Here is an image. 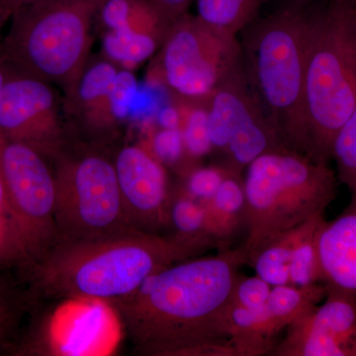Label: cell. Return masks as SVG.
<instances>
[{
  "instance_id": "6da1fadb",
  "label": "cell",
  "mask_w": 356,
  "mask_h": 356,
  "mask_svg": "<svg viewBox=\"0 0 356 356\" xmlns=\"http://www.w3.org/2000/svg\"><path fill=\"white\" fill-rule=\"evenodd\" d=\"M242 266L240 248L177 262L110 305L146 355L238 356L227 332V312Z\"/></svg>"
},
{
  "instance_id": "7a4b0ae2",
  "label": "cell",
  "mask_w": 356,
  "mask_h": 356,
  "mask_svg": "<svg viewBox=\"0 0 356 356\" xmlns=\"http://www.w3.org/2000/svg\"><path fill=\"white\" fill-rule=\"evenodd\" d=\"M202 252L172 234L131 231L57 243L25 270L32 289L44 296L111 304L130 297L161 269Z\"/></svg>"
},
{
  "instance_id": "3957f363",
  "label": "cell",
  "mask_w": 356,
  "mask_h": 356,
  "mask_svg": "<svg viewBox=\"0 0 356 356\" xmlns=\"http://www.w3.org/2000/svg\"><path fill=\"white\" fill-rule=\"evenodd\" d=\"M311 13L288 3L245 27V72L257 100L285 146L310 156L305 58ZM311 158V156H310Z\"/></svg>"
},
{
  "instance_id": "277c9868",
  "label": "cell",
  "mask_w": 356,
  "mask_h": 356,
  "mask_svg": "<svg viewBox=\"0 0 356 356\" xmlns=\"http://www.w3.org/2000/svg\"><path fill=\"white\" fill-rule=\"evenodd\" d=\"M245 170L247 236L240 248L245 266L274 236L325 215L337 196V177L329 163L288 147L261 154Z\"/></svg>"
},
{
  "instance_id": "5b68a950",
  "label": "cell",
  "mask_w": 356,
  "mask_h": 356,
  "mask_svg": "<svg viewBox=\"0 0 356 356\" xmlns=\"http://www.w3.org/2000/svg\"><path fill=\"white\" fill-rule=\"evenodd\" d=\"M305 102L310 156L329 163L334 137L356 107L355 0H331L311 13Z\"/></svg>"
},
{
  "instance_id": "8992f818",
  "label": "cell",
  "mask_w": 356,
  "mask_h": 356,
  "mask_svg": "<svg viewBox=\"0 0 356 356\" xmlns=\"http://www.w3.org/2000/svg\"><path fill=\"white\" fill-rule=\"evenodd\" d=\"M104 0H32L11 15L0 63L69 92L90 58Z\"/></svg>"
},
{
  "instance_id": "52a82bcc",
  "label": "cell",
  "mask_w": 356,
  "mask_h": 356,
  "mask_svg": "<svg viewBox=\"0 0 356 356\" xmlns=\"http://www.w3.org/2000/svg\"><path fill=\"white\" fill-rule=\"evenodd\" d=\"M56 185L57 243L120 235L134 229L119 188L113 159L92 144L70 149L51 161Z\"/></svg>"
},
{
  "instance_id": "ba28073f",
  "label": "cell",
  "mask_w": 356,
  "mask_h": 356,
  "mask_svg": "<svg viewBox=\"0 0 356 356\" xmlns=\"http://www.w3.org/2000/svg\"><path fill=\"white\" fill-rule=\"evenodd\" d=\"M50 161L0 133V173L13 214L23 268L57 243L56 185Z\"/></svg>"
},
{
  "instance_id": "9c48e42d",
  "label": "cell",
  "mask_w": 356,
  "mask_h": 356,
  "mask_svg": "<svg viewBox=\"0 0 356 356\" xmlns=\"http://www.w3.org/2000/svg\"><path fill=\"white\" fill-rule=\"evenodd\" d=\"M161 81L180 97L204 102L243 64L236 35L186 13L175 21L159 49Z\"/></svg>"
},
{
  "instance_id": "30bf717a",
  "label": "cell",
  "mask_w": 356,
  "mask_h": 356,
  "mask_svg": "<svg viewBox=\"0 0 356 356\" xmlns=\"http://www.w3.org/2000/svg\"><path fill=\"white\" fill-rule=\"evenodd\" d=\"M6 67V83L0 95V133L32 147L51 163L69 143L63 97L53 84Z\"/></svg>"
},
{
  "instance_id": "8fae6325",
  "label": "cell",
  "mask_w": 356,
  "mask_h": 356,
  "mask_svg": "<svg viewBox=\"0 0 356 356\" xmlns=\"http://www.w3.org/2000/svg\"><path fill=\"white\" fill-rule=\"evenodd\" d=\"M113 161L129 222L137 231L161 234L170 227L173 188L165 166L138 145L122 147Z\"/></svg>"
},
{
  "instance_id": "7c38bea8",
  "label": "cell",
  "mask_w": 356,
  "mask_h": 356,
  "mask_svg": "<svg viewBox=\"0 0 356 356\" xmlns=\"http://www.w3.org/2000/svg\"><path fill=\"white\" fill-rule=\"evenodd\" d=\"M323 305L288 327L276 356H356V301L327 291Z\"/></svg>"
},
{
  "instance_id": "4fadbf2b",
  "label": "cell",
  "mask_w": 356,
  "mask_h": 356,
  "mask_svg": "<svg viewBox=\"0 0 356 356\" xmlns=\"http://www.w3.org/2000/svg\"><path fill=\"white\" fill-rule=\"evenodd\" d=\"M118 67L104 57L89 58L88 64L69 92L63 95V112L67 127L95 145L111 138L118 130V119L112 108L110 91Z\"/></svg>"
},
{
  "instance_id": "5bb4252c",
  "label": "cell",
  "mask_w": 356,
  "mask_h": 356,
  "mask_svg": "<svg viewBox=\"0 0 356 356\" xmlns=\"http://www.w3.org/2000/svg\"><path fill=\"white\" fill-rule=\"evenodd\" d=\"M317 245L327 291L343 293L356 301V192L336 219L323 222Z\"/></svg>"
},
{
  "instance_id": "9a60e30c",
  "label": "cell",
  "mask_w": 356,
  "mask_h": 356,
  "mask_svg": "<svg viewBox=\"0 0 356 356\" xmlns=\"http://www.w3.org/2000/svg\"><path fill=\"white\" fill-rule=\"evenodd\" d=\"M175 22L166 19L149 0H104L95 16L100 31L126 29L165 42Z\"/></svg>"
},
{
  "instance_id": "2e32d148",
  "label": "cell",
  "mask_w": 356,
  "mask_h": 356,
  "mask_svg": "<svg viewBox=\"0 0 356 356\" xmlns=\"http://www.w3.org/2000/svg\"><path fill=\"white\" fill-rule=\"evenodd\" d=\"M205 206L207 227L219 250L229 248L232 238L245 228V197L242 177L229 173Z\"/></svg>"
},
{
  "instance_id": "e0dca14e",
  "label": "cell",
  "mask_w": 356,
  "mask_h": 356,
  "mask_svg": "<svg viewBox=\"0 0 356 356\" xmlns=\"http://www.w3.org/2000/svg\"><path fill=\"white\" fill-rule=\"evenodd\" d=\"M227 332L238 356L270 355L280 334L266 306L252 310L232 305L231 302L227 312Z\"/></svg>"
},
{
  "instance_id": "ac0fdd59",
  "label": "cell",
  "mask_w": 356,
  "mask_h": 356,
  "mask_svg": "<svg viewBox=\"0 0 356 356\" xmlns=\"http://www.w3.org/2000/svg\"><path fill=\"white\" fill-rule=\"evenodd\" d=\"M325 215L312 218L298 227L274 236L250 257L248 266L271 286L289 284V267L295 248L325 221Z\"/></svg>"
},
{
  "instance_id": "d6986e66",
  "label": "cell",
  "mask_w": 356,
  "mask_h": 356,
  "mask_svg": "<svg viewBox=\"0 0 356 356\" xmlns=\"http://www.w3.org/2000/svg\"><path fill=\"white\" fill-rule=\"evenodd\" d=\"M327 294L324 283L305 287L277 285L271 288L266 309L274 327L281 332L307 317Z\"/></svg>"
},
{
  "instance_id": "ffe728a7",
  "label": "cell",
  "mask_w": 356,
  "mask_h": 356,
  "mask_svg": "<svg viewBox=\"0 0 356 356\" xmlns=\"http://www.w3.org/2000/svg\"><path fill=\"white\" fill-rule=\"evenodd\" d=\"M172 235L196 245L202 252L216 248L207 227L205 206L187 195L179 186L172 188L170 227Z\"/></svg>"
},
{
  "instance_id": "44dd1931",
  "label": "cell",
  "mask_w": 356,
  "mask_h": 356,
  "mask_svg": "<svg viewBox=\"0 0 356 356\" xmlns=\"http://www.w3.org/2000/svg\"><path fill=\"white\" fill-rule=\"evenodd\" d=\"M102 56L118 69L133 72L161 49L163 42L151 35L118 29L102 32Z\"/></svg>"
},
{
  "instance_id": "7402d4cb",
  "label": "cell",
  "mask_w": 356,
  "mask_h": 356,
  "mask_svg": "<svg viewBox=\"0 0 356 356\" xmlns=\"http://www.w3.org/2000/svg\"><path fill=\"white\" fill-rule=\"evenodd\" d=\"M197 16L212 27L238 35L257 18L266 0H195Z\"/></svg>"
},
{
  "instance_id": "603a6c76",
  "label": "cell",
  "mask_w": 356,
  "mask_h": 356,
  "mask_svg": "<svg viewBox=\"0 0 356 356\" xmlns=\"http://www.w3.org/2000/svg\"><path fill=\"white\" fill-rule=\"evenodd\" d=\"M321 226L308 234L295 248L289 267L290 285L305 287L323 283L317 245L318 232Z\"/></svg>"
},
{
  "instance_id": "cb8c5ba5",
  "label": "cell",
  "mask_w": 356,
  "mask_h": 356,
  "mask_svg": "<svg viewBox=\"0 0 356 356\" xmlns=\"http://www.w3.org/2000/svg\"><path fill=\"white\" fill-rule=\"evenodd\" d=\"M332 159L337 163V180L356 192V107L339 129L332 146Z\"/></svg>"
},
{
  "instance_id": "d4e9b609",
  "label": "cell",
  "mask_w": 356,
  "mask_h": 356,
  "mask_svg": "<svg viewBox=\"0 0 356 356\" xmlns=\"http://www.w3.org/2000/svg\"><path fill=\"white\" fill-rule=\"evenodd\" d=\"M221 166H195L182 175L181 184L178 185L184 193L199 202L206 204L215 195L225 178L229 175Z\"/></svg>"
},
{
  "instance_id": "484cf974",
  "label": "cell",
  "mask_w": 356,
  "mask_h": 356,
  "mask_svg": "<svg viewBox=\"0 0 356 356\" xmlns=\"http://www.w3.org/2000/svg\"><path fill=\"white\" fill-rule=\"evenodd\" d=\"M185 151L189 159H200L212 153L205 107H196L187 115L184 128Z\"/></svg>"
},
{
  "instance_id": "4316f807",
  "label": "cell",
  "mask_w": 356,
  "mask_h": 356,
  "mask_svg": "<svg viewBox=\"0 0 356 356\" xmlns=\"http://www.w3.org/2000/svg\"><path fill=\"white\" fill-rule=\"evenodd\" d=\"M20 255L10 206L0 173V267L19 266Z\"/></svg>"
},
{
  "instance_id": "83f0119b",
  "label": "cell",
  "mask_w": 356,
  "mask_h": 356,
  "mask_svg": "<svg viewBox=\"0 0 356 356\" xmlns=\"http://www.w3.org/2000/svg\"><path fill=\"white\" fill-rule=\"evenodd\" d=\"M271 288L273 286L259 276L238 274L232 292L231 304L252 310L264 308L266 306Z\"/></svg>"
},
{
  "instance_id": "f1b7e54d",
  "label": "cell",
  "mask_w": 356,
  "mask_h": 356,
  "mask_svg": "<svg viewBox=\"0 0 356 356\" xmlns=\"http://www.w3.org/2000/svg\"><path fill=\"white\" fill-rule=\"evenodd\" d=\"M151 151L163 165L170 168H175L185 159H189L185 151L181 128H161L154 134Z\"/></svg>"
},
{
  "instance_id": "f546056e",
  "label": "cell",
  "mask_w": 356,
  "mask_h": 356,
  "mask_svg": "<svg viewBox=\"0 0 356 356\" xmlns=\"http://www.w3.org/2000/svg\"><path fill=\"white\" fill-rule=\"evenodd\" d=\"M137 90V79L133 72L119 69L110 91L112 108L119 122L123 121L128 116Z\"/></svg>"
},
{
  "instance_id": "4dcf8cb0",
  "label": "cell",
  "mask_w": 356,
  "mask_h": 356,
  "mask_svg": "<svg viewBox=\"0 0 356 356\" xmlns=\"http://www.w3.org/2000/svg\"><path fill=\"white\" fill-rule=\"evenodd\" d=\"M20 316L18 302L8 294L0 292V351L13 337Z\"/></svg>"
},
{
  "instance_id": "1f68e13d",
  "label": "cell",
  "mask_w": 356,
  "mask_h": 356,
  "mask_svg": "<svg viewBox=\"0 0 356 356\" xmlns=\"http://www.w3.org/2000/svg\"><path fill=\"white\" fill-rule=\"evenodd\" d=\"M163 16L175 22L184 14L188 13L189 6L195 0H149Z\"/></svg>"
},
{
  "instance_id": "d6a6232c",
  "label": "cell",
  "mask_w": 356,
  "mask_h": 356,
  "mask_svg": "<svg viewBox=\"0 0 356 356\" xmlns=\"http://www.w3.org/2000/svg\"><path fill=\"white\" fill-rule=\"evenodd\" d=\"M159 126L163 129H178L180 127L181 116L175 107L166 106L161 110L158 114Z\"/></svg>"
},
{
  "instance_id": "836d02e7",
  "label": "cell",
  "mask_w": 356,
  "mask_h": 356,
  "mask_svg": "<svg viewBox=\"0 0 356 356\" xmlns=\"http://www.w3.org/2000/svg\"><path fill=\"white\" fill-rule=\"evenodd\" d=\"M30 1H32V0H0V15L6 21H9L11 15L17 9Z\"/></svg>"
},
{
  "instance_id": "e575fe53",
  "label": "cell",
  "mask_w": 356,
  "mask_h": 356,
  "mask_svg": "<svg viewBox=\"0 0 356 356\" xmlns=\"http://www.w3.org/2000/svg\"><path fill=\"white\" fill-rule=\"evenodd\" d=\"M7 79V70L3 65L0 63V95H1L2 89L4 88V84L6 83Z\"/></svg>"
},
{
  "instance_id": "d590c367",
  "label": "cell",
  "mask_w": 356,
  "mask_h": 356,
  "mask_svg": "<svg viewBox=\"0 0 356 356\" xmlns=\"http://www.w3.org/2000/svg\"><path fill=\"white\" fill-rule=\"evenodd\" d=\"M313 0H288V3L294 4V6H307Z\"/></svg>"
},
{
  "instance_id": "8d00e7d4",
  "label": "cell",
  "mask_w": 356,
  "mask_h": 356,
  "mask_svg": "<svg viewBox=\"0 0 356 356\" xmlns=\"http://www.w3.org/2000/svg\"><path fill=\"white\" fill-rule=\"evenodd\" d=\"M6 22H7V21L6 19H4V18L2 17L1 15H0V49H1V43H2L1 30H2V28H3V26L6 25Z\"/></svg>"
},
{
  "instance_id": "74e56055",
  "label": "cell",
  "mask_w": 356,
  "mask_h": 356,
  "mask_svg": "<svg viewBox=\"0 0 356 356\" xmlns=\"http://www.w3.org/2000/svg\"><path fill=\"white\" fill-rule=\"evenodd\" d=\"M355 3H356V0H355Z\"/></svg>"
}]
</instances>
